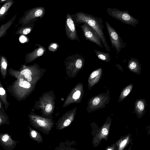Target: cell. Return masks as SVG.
I'll use <instances>...</instances> for the list:
<instances>
[{
	"instance_id": "cell-26",
	"label": "cell",
	"mask_w": 150,
	"mask_h": 150,
	"mask_svg": "<svg viewBox=\"0 0 150 150\" xmlns=\"http://www.w3.org/2000/svg\"><path fill=\"white\" fill-rule=\"evenodd\" d=\"M102 133L103 135H106L108 133V131L107 129L103 128L102 130Z\"/></svg>"
},
{
	"instance_id": "cell-2",
	"label": "cell",
	"mask_w": 150,
	"mask_h": 150,
	"mask_svg": "<svg viewBox=\"0 0 150 150\" xmlns=\"http://www.w3.org/2000/svg\"><path fill=\"white\" fill-rule=\"evenodd\" d=\"M85 63V59L81 55L77 54H73L68 58L67 69L69 76L74 78L78 73L83 68Z\"/></svg>"
},
{
	"instance_id": "cell-22",
	"label": "cell",
	"mask_w": 150,
	"mask_h": 150,
	"mask_svg": "<svg viewBox=\"0 0 150 150\" xmlns=\"http://www.w3.org/2000/svg\"><path fill=\"white\" fill-rule=\"evenodd\" d=\"M43 50L42 48H40L37 51V55L39 57L41 56L43 54Z\"/></svg>"
},
{
	"instance_id": "cell-21",
	"label": "cell",
	"mask_w": 150,
	"mask_h": 150,
	"mask_svg": "<svg viewBox=\"0 0 150 150\" xmlns=\"http://www.w3.org/2000/svg\"><path fill=\"white\" fill-rule=\"evenodd\" d=\"M31 31V29L30 28H26L23 31V33L24 35H27Z\"/></svg>"
},
{
	"instance_id": "cell-17",
	"label": "cell",
	"mask_w": 150,
	"mask_h": 150,
	"mask_svg": "<svg viewBox=\"0 0 150 150\" xmlns=\"http://www.w3.org/2000/svg\"><path fill=\"white\" fill-rule=\"evenodd\" d=\"M129 139V137H127L125 139L123 140L120 144V147L122 148L124 147L127 144Z\"/></svg>"
},
{
	"instance_id": "cell-30",
	"label": "cell",
	"mask_w": 150,
	"mask_h": 150,
	"mask_svg": "<svg viewBox=\"0 0 150 150\" xmlns=\"http://www.w3.org/2000/svg\"><path fill=\"white\" fill-rule=\"evenodd\" d=\"M51 47L54 49H56L57 48V45L56 44H53L52 45Z\"/></svg>"
},
{
	"instance_id": "cell-31",
	"label": "cell",
	"mask_w": 150,
	"mask_h": 150,
	"mask_svg": "<svg viewBox=\"0 0 150 150\" xmlns=\"http://www.w3.org/2000/svg\"><path fill=\"white\" fill-rule=\"evenodd\" d=\"M6 0H1V3H2L4 1H5Z\"/></svg>"
},
{
	"instance_id": "cell-10",
	"label": "cell",
	"mask_w": 150,
	"mask_h": 150,
	"mask_svg": "<svg viewBox=\"0 0 150 150\" xmlns=\"http://www.w3.org/2000/svg\"><path fill=\"white\" fill-rule=\"evenodd\" d=\"M96 56L100 59L109 62L111 60L110 54L108 52H104L101 51L94 50Z\"/></svg>"
},
{
	"instance_id": "cell-28",
	"label": "cell",
	"mask_w": 150,
	"mask_h": 150,
	"mask_svg": "<svg viewBox=\"0 0 150 150\" xmlns=\"http://www.w3.org/2000/svg\"><path fill=\"white\" fill-rule=\"evenodd\" d=\"M31 134L33 138L35 137L37 135V132L35 131H32Z\"/></svg>"
},
{
	"instance_id": "cell-9",
	"label": "cell",
	"mask_w": 150,
	"mask_h": 150,
	"mask_svg": "<svg viewBox=\"0 0 150 150\" xmlns=\"http://www.w3.org/2000/svg\"><path fill=\"white\" fill-rule=\"evenodd\" d=\"M13 0H8L1 7L0 9V19H4L7 11L13 4Z\"/></svg>"
},
{
	"instance_id": "cell-3",
	"label": "cell",
	"mask_w": 150,
	"mask_h": 150,
	"mask_svg": "<svg viewBox=\"0 0 150 150\" xmlns=\"http://www.w3.org/2000/svg\"><path fill=\"white\" fill-rule=\"evenodd\" d=\"M106 11L111 17L127 24L135 26L139 23L138 20L130 15L127 10L121 11L116 8H108Z\"/></svg>"
},
{
	"instance_id": "cell-14",
	"label": "cell",
	"mask_w": 150,
	"mask_h": 150,
	"mask_svg": "<svg viewBox=\"0 0 150 150\" xmlns=\"http://www.w3.org/2000/svg\"><path fill=\"white\" fill-rule=\"evenodd\" d=\"M21 74L24 75L25 78L27 79L28 81H30L32 80V73L31 71L29 69H24L21 71Z\"/></svg>"
},
{
	"instance_id": "cell-1",
	"label": "cell",
	"mask_w": 150,
	"mask_h": 150,
	"mask_svg": "<svg viewBox=\"0 0 150 150\" xmlns=\"http://www.w3.org/2000/svg\"><path fill=\"white\" fill-rule=\"evenodd\" d=\"M76 25L85 23L91 27L99 36L102 43L108 52L110 51L106 38L103 32L104 28L103 21L101 18H98L93 15L82 12H77L71 14Z\"/></svg>"
},
{
	"instance_id": "cell-18",
	"label": "cell",
	"mask_w": 150,
	"mask_h": 150,
	"mask_svg": "<svg viewBox=\"0 0 150 150\" xmlns=\"http://www.w3.org/2000/svg\"><path fill=\"white\" fill-rule=\"evenodd\" d=\"M37 123L41 127H44L46 125L45 122L43 120L38 119L37 120Z\"/></svg>"
},
{
	"instance_id": "cell-6",
	"label": "cell",
	"mask_w": 150,
	"mask_h": 150,
	"mask_svg": "<svg viewBox=\"0 0 150 150\" xmlns=\"http://www.w3.org/2000/svg\"><path fill=\"white\" fill-rule=\"evenodd\" d=\"M75 24L71 14H67L65 20V28L67 35L70 40L80 41L78 37Z\"/></svg>"
},
{
	"instance_id": "cell-16",
	"label": "cell",
	"mask_w": 150,
	"mask_h": 150,
	"mask_svg": "<svg viewBox=\"0 0 150 150\" xmlns=\"http://www.w3.org/2000/svg\"><path fill=\"white\" fill-rule=\"evenodd\" d=\"M81 95V92L79 90L76 91L73 95V98L75 99H78L79 98Z\"/></svg>"
},
{
	"instance_id": "cell-8",
	"label": "cell",
	"mask_w": 150,
	"mask_h": 150,
	"mask_svg": "<svg viewBox=\"0 0 150 150\" xmlns=\"http://www.w3.org/2000/svg\"><path fill=\"white\" fill-rule=\"evenodd\" d=\"M103 69L98 68L92 72L88 79V83L90 86H92L97 83L100 79L102 75Z\"/></svg>"
},
{
	"instance_id": "cell-19",
	"label": "cell",
	"mask_w": 150,
	"mask_h": 150,
	"mask_svg": "<svg viewBox=\"0 0 150 150\" xmlns=\"http://www.w3.org/2000/svg\"><path fill=\"white\" fill-rule=\"evenodd\" d=\"M52 106L51 104H47L45 108V110L47 112H50L52 110Z\"/></svg>"
},
{
	"instance_id": "cell-23",
	"label": "cell",
	"mask_w": 150,
	"mask_h": 150,
	"mask_svg": "<svg viewBox=\"0 0 150 150\" xmlns=\"http://www.w3.org/2000/svg\"><path fill=\"white\" fill-rule=\"evenodd\" d=\"M9 136L7 134H5L2 137V140L4 142H7L9 139Z\"/></svg>"
},
{
	"instance_id": "cell-5",
	"label": "cell",
	"mask_w": 150,
	"mask_h": 150,
	"mask_svg": "<svg viewBox=\"0 0 150 150\" xmlns=\"http://www.w3.org/2000/svg\"><path fill=\"white\" fill-rule=\"evenodd\" d=\"M79 26L82 28L84 35L87 40L94 43L101 48L103 47L99 36L91 27L85 23Z\"/></svg>"
},
{
	"instance_id": "cell-20",
	"label": "cell",
	"mask_w": 150,
	"mask_h": 150,
	"mask_svg": "<svg viewBox=\"0 0 150 150\" xmlns=\"http://www.w3.org/2000/svg\"><path fill=\"white\" fill-rule=\"evenodd\" d=\"M100 101V99L99 98H95L93 101V104L94 105H96L99 103Z\"/></svg>"
},
{
	"instance_id": "cell-29",
	"label": "cell",
	"mask_w": 150,
	"mask_h": 150,
	"mask_svg": "<svg viewBox=\"0 0 150 150\" xmlns=\"http://www.w3.org/2000/svg\"><path fill=\"white\" fill-rule=\"evenodd\" d=\"M2 65L3 68L5 69L7 67V64L5 62H3L2 63Z\"/></svg>"
},
{
	"instance_id": "cell-27",
	"label": "cell",
	"mask_w": 150,
	"mask_h": 150,
	"mask_svg": "<svg viewBox=\"0 0 150 150\" xmlns=\"http://www.w3.org/2000/svg\"><path fill=\"white\" fill-rule=\"evenodd\" d=\"M5 93V91L4 89L2 88L1 87L0 88V94L1 95H3Z\"/></svg>"
},
{
	"instance_id": "cell-13",
	"label": "cell",
	"mask_w": 150,
	"mask_h": 150,
	"mask_svg": "<svg viewBox=\"0 0 150 150\" xmlns=\"http://www.w3.org/2000/svg\"><path fill=\"white\" fill-rule=\"evenodd\" d=\"M133 87V85L131 84L126 87L122 92L121 97L122 98L127 96L131 91Z\"/></svg>"
},
{
	"instance_id": "cell-25",
	"label": "cell",
	"mask_w": 150,
	"mask_h": 150,
	"mask_svg": "<svg viewBox=\"0 0 150 150\" xmlns=\"http://www.w3.org/2000/svg\"><path fill=\"white\" fill-rule=\"evenodd\" d=\"M71 123V120L69 119H67L64 122L63 125L64 126L66 127L69 125Z\"/></svg>"
},
{
	"instance_id": "cell-24",
	"label": "cell",
	"mask_w": 150,
	"mask_h": 150,
	"mask_svg": "<svg viewBox=\"0 0 150 150\" xmlns=\"http://www.w3.org/2000/svg\"><path fill=\"white\" fill-rule=\"evenodd\" d=\"M27 39L24 36H22L19 38V40L21 43H24L26 41Z\"/></svg>"
},
{
	"instance_id": "cell-15",
	"label": "cell",
	"mask_w": 150,
	"mask_h": 150,
	"mask_svg": "<svg viewBox=\"0 0 150 150\" xmlns=\"http://www.w3.org/2000/svg\"><path fill=\"white\" fill-rule=\"evenodd\" d=\"M19 85L21 87L25 88H29L31 87L30 84L28 82L23 80L22 79H20Z\"/></svg>"
},
{
	"instance_id": "cell-11",
	"label": "cell",
	"mask_w": 150,
	"mask_h": 150,
	"mask_svg": "<svg viewBox=\"0 0 150 150\" xmlns=\"http://www.w3.org/2000/svg\"><path fill=\"white\" fill-rule=\"evenodd\" d=\"M145 104L144 102L142 100L137 101L135 103V108L137 112L141 114L145 109Z\"/></svg>"
},
{
	"instance_id": "cell-12",
	"label": "cell",
	"mask_w": 150,
	"mask_h": 150,
	"mask_svg": "<svg viewBox=\"0 0 150 150\" xmlns=\"http://www.w3.org/2000/svg\"><path fill=\"white\" fill-rule=\"evenodd\" d=\"M128 68L131 71L135 73L139 71V68L138 63L134 60H131L129 62Z\"/></svg>"
},
{
	"instance_id": "cell-4",
	"label": "cell",
	"mask_w": 150,
	"mask_h": 150,
	"mask_svg": "<svg viewBox=\"0 0 150 150\" xmlns=\"http://www.w3.org/2000/svg\"><path fill=\"white\" fill-rule=\"evenodd\" d=\"M45 13V9L43 7H37L25 11L23 16L20 18L19 23H27L38 19H41Z\"/></svg>"
},
{
	"instance_id": "cell-7",
	"label": "cell",
	"mask_w": 150,
	"mask_h": 150,
	"mask_svg": "<svg viewBox=\"0 0 150 150\" xmlns=\"http://www.w3.org/2000/svg\"><path fill=\"white\" fill-rule=\"evenodd\" d=\"M106 27L113 48L115 47L117 53L120 51L121 43L120 36L115 30L107 21L105 22Z\"/></svg>"
}]
</instances>
